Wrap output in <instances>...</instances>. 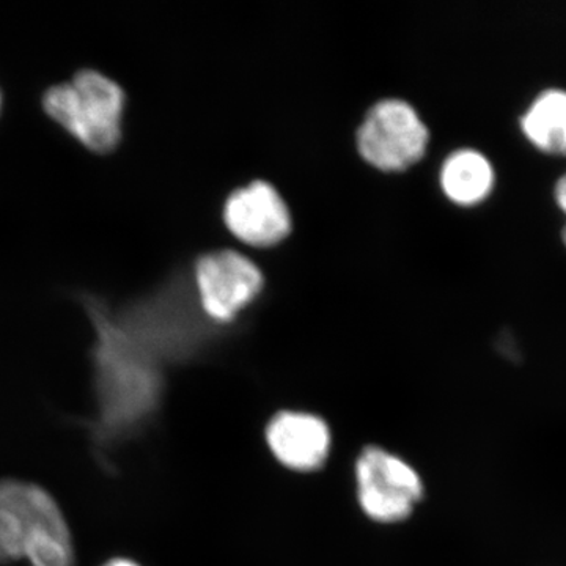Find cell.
I'll use <instances>...</instances> for the list:
<instances>
[{"instance_id":"3","label":"cell","mask_w":566,"mask_h":566,"mask_svg":"<svg viewBox=\"0 0 566 566\" xmlns=\"http://www.w3.org/2000/svg\"><path fill=\"white\" fill-rule=\"evenodd\" d=\"M41 107L92 151H112L120 144L126 93L103 71L81 69L73 80L50 85L41 93Z\"/></svg>"},{"instance_id":"9","label":"cell","mask_w":566,"mask_h":566,"mask_svg":"<svg viewBox=\"0 0 566 566\" xmlns=\"http://www.w3.org/2000/svg\"><path fill=\"white\" fill-rule=\"evenodd\" d=\"M495 172L488 156L474 148H461L447 156L441 169L442 191L452 202L471 207L493 191Z\"/></svg>"},{"instance_id":"2","label":"cell","mask_w":566,"mask_h":566,"mask_svg":"<svg viewBox=\"0 0 566 566\" xmlns=\"http://www.w3.org/2000/svg\"><path fill=\"white\" fill-rule=\"evenodd\" d=\"M28 558L32 566H74L61 509L32 483L0 482V562Z\"/></svg>"},{"instance_id":"8","label":"cell","mask_w":566,"mask_h":566,"mask_svg":"<svg viewBox=\"0 0 566 566\" xmlns=\"http://www.w3.org/2000/svg\"><path fill=\"white\" fill-rule=\"evenodd\" d=\"M271 453L285 468L308 472L322 468L331 449V431L318 416L283 411L268 423Z\"/></svg>"},{"instance_id":"1","label":"cell","mask_w":566,"mask_h":566,"mask_svg":"<svg viewBox=\"0 0 566 566\" xmlns=\"http://www.w3.org/2000/svg\"><path fill=\"white\" fill-rule=\"evenodd\" d=\"M95 327L92 359L99 412L92 422L98 449L133 430L150 415L159 390L155 359L140 348L112 316L102 294L81 290L74 293Z\"/></svg>"},{"instance_id":"5","label":"cell","mask_w":566,"mask_h":566,"mask_svg":"<svg viewBox=\"0 0 566 566\" xmlns=\"http://www.w3.org/2000/svg\"><path fill=\"white\" fill-rule=\"evenodd\" d=\"M356 485L365 515L378 523L403 521L423 495L416 469L381 447H367L357 458Z\"/></svg>"},{"instance_id":"7","label":"cell","mask_w":566,"mask_h":566,"mask_svg":"<svg viewBox=\"0 0 566 566\" xmlns=\"http://www.w3.org/2000/svg\"><path fill=\"white\" fill-rule=\"evenodd\" d=\"M227 227L234 237L251 245L277 244L292 229V216L277 189L256 180L237 189L223 210Z\"/></svg>"},{"instance_id":"13","label":"cell","mask_w":566,"mask_h":566,"mask_svg":"<svg viewBox=\"0 0 566 566\" xmlns=\"http://www.w3.org/2000/svg\"><path fill=\"white\" fill-rule=\"evenodd\" d=\"M2 103H3L2 91H0V109H2Z\"/></svg>"},{"instance_id":"10","label":"cell","mask_w":566,"mask_h":566,"mask_svg":"<svg viewBox=\"0 0 566 566\" xmlns=\"http://www.w3.org/2000/svg\"><path fill=\"white\" fill-rule=\"evenodd\" d=\"M521 129L539 151L566 156V91L546 88L521 117Z\"/></svg>"},{"instance_id":"4","label":"cell","mask_w":566,"mask_h":566,"mask_svg":"<svg viewBox=\"0 0 566 566\" xmlns=\"http://www.w3.org/2000/svg\"><path fill=\"white\" fill-rule=\"evenodd\" d=\"M428 139L427 125L411 104L385 99L368 111L357 132V148L365 161L394 172L422 159Z\"/></svg>"},{"instance_id":"11","label":"cell","mask_w":566,"mask_h":566,"mask_svg":"<svg viewBox=\"0 0 566 566\" xmlns=\"http://www.w3.org/2000/svg\"><path fill=\"white\" fill-rule=\"evenodd\" d=\"M554 199H556V203L564 214L566 216V172L558 178L556 182V188H554ZM562 240L566 245V222L564 229H562Z\"/></svg>"},{"instance_id":"12","label":"cell","mask_w":566,"mask_h":566,"mask_svg":"<svg viewBox=\"0 0 566 566\" xmlns=\"http://www.w3.org/2000/svg\"><path fill=\"white\" fill-rule=\"evenodd\" d=\"M103 566H140L137 565L136 562L128 560V558H114V560L107 562L106 565Z\"/></svg>"},{"instance_id":"6","label":"cell","mask_w":566,"mask_h":566,"mask_svg":"<svg viewBox=\"0 0 566 566\" xmlns=\"http://www.w3.org/2000/svg\"><path fill=\"white\" fill-rule=\"evenodd\" d=\"M196 283L205 312L227 323L262 292L263 274L243 253L219 251L200 256Z\"/></svg>"}]
</instances>
